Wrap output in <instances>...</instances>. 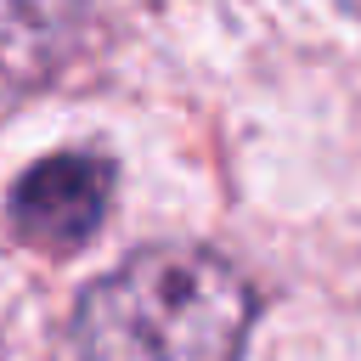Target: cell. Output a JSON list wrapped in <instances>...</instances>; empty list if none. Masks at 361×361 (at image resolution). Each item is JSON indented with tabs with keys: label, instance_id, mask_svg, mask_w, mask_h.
<instances>
[{
	"label": "cell",
	"instance_id": "3957f363",
	"mask_svg": "<svg viewBox=\"0 0 361 361\" xmlns=\"http://www.w3.org/2000/svg\"><path fill=\"white\" fill-rule=\"evenodd\" d=\"M338 6H344V11H355V17H361V0H338Z\"/></svg>",
	"mask_w": 361,
	"mask_h": 361
},
{
	"label": "cell",
	"instance_id": "6da1fadb",
	"mask_svg": "<svg viewBox=\"0 0 361 361\" xmlns=\"http://www.w3.org/2000/svg\"><path fill=\"white\" fill-rule=\"evenodd\" d=\"M254 322L231 259L186 243L141 248L113 265L73 316L85 361H237Z\"/></svg>",
	"mask_w": 361,
	"mask_h": 361
},
{
	"label": "cell",
	"instance_id": "7a4b0ae2",
	"mask_svg": "<svg viewBox=\"0 0 361 361\" xmlns=\"http://www.w3.org/2000/svg\"><path fill=\"white\" fill-rule=\"evenodd\" d=\"M107 203H113V164L102 152L68 147V152L39 158L11 186L6 220H11V237H23L28 248L73 254V248H85L102 231Z\"/></svg>",
	"mask_w": 361,
	"mask_h": 361
}]
</instances>
